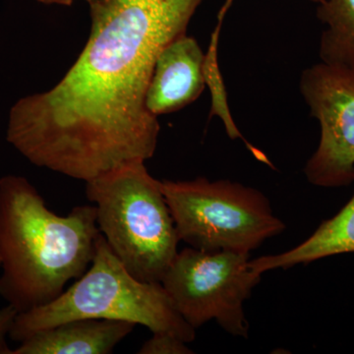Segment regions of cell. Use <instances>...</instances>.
I'll return each mask as SVG.
<instances>
[{
    "label": "cell",
    "instance_id": "14",
    "mask_svg": "<svg viewBox=\"0 0 354 354\" xmlns=\"http://www.w3.org/2000/svg\"><path fill=\"white\" fill-rule=\"evenodd\" d=\"M18 312L11 305L0 308V354H12V349L7 344V337H9L11 328Z\"/></svg>",
    "mask_w": 354,
    "mask_h": 354
},
{
    "label": "cell",
    "instance_id": "8",
    "mask_svg": "<svg viewBox=\"0 0 354 354\" xmlns=\"http://www.w3.org/2000/svg\"><path fill=\"white\" fill-rule=\"evenodd\" d=\"M205 53L192 37L184 34L158 55L146 95L153 115L176 113L196 101L206 87Z\"/></svg>",
    "mask_w": 354,
    "mask_h": 354
},
{
    "label": "cell",
    "instance_id": "7",
    "mask_svg": "<svg viewBox=\"0 0 354 354\" xmlns=\"http://www.w3.org/2000/svg\"><path fill=\"white\" fill-rule=\"evenodd\" d=\"M299 90L321 130L304 167L307 180L326 188L353 183L354 72L321 62L302 72Z\"/></svg>",
    "mask_w": 354,
    "mask_h": 354
},
{
    "label": "cell",
    "instance_id": "13",
    "mask_svg": "<svg viewBox=\"0 0 354 354\" xmlns=\"http://www.w3.org/2000/svg\"><path fill=\"white\" fill-rule=\"evenodd\" d=\"M183 339L167 333H155L144 342L139 354H188L193 353Z\"/></svg>",
    "mask_w": 354,
    "mask_h": 354
},
{
    "label": "cell",
    "instance_id": "5",
    "mask_svg": "<svg viewBox=\"0 0 354 354\" xmlns=\"http://www.w3.org/2000/svg\"><path fill=\"white\" fill-rule=\"evenodd\" d=\"M180 241L198 250L249 253L285 230L260 191L230 180H160Z\"/></svg>",
    "mask_w": 354,
    "mask_h": 354
},
{
    "label": "cell",
    "instance_id": "9",
    "mask_svg": "<svg viewBox=\"0 0 354 354\" xmlns=\"http://www.w3.org/2000/svg\"><path fill=\"white\" fill-rule=\"evenodd\" d=\"M135 324L106 319H77L35 333L12 354H109Z\"/></svg>",
    "mask_w": 354,
    "mask_h": 354
},
{
    "label": "cell",
    "instance_id": "16",
    "mask_svg": "<svg viewBox=\"0 0 354 354\" xmlns=\"http://www.w3.org/2000/svg\"><path fill=\"white\" fill-rule=\"evenodd\" d=\"M232 1L234 0H225L223 6H221L220 9V12H218V24H223V18H225V14L227 13V11L230 10V6H232ZM309 1L314 2V3H321L323 0H309Z\"/></svg>",
    "mask_w": 354,
    "mask_h": 354
},
{
    "label": "cell",
    "instance_id": "10",
    "mask_svg": "<svg viewBox=\"0 0 354 354\" xmlns=\"http://www.w3.org/2000/svg\"><path fill=\"white\" fill-rule=\"evenodd\" d=\"M354 183V178H353ZM354 252V195L348 204L330 220L323 221L314 234L299 245L278 254L249 260V267L259 274L274 269H288L295 265Z\"/></svg>",
    "mask_w": 354,
    "mask_h": 354
},
{
    "label": "cell",
    "instance_id": "2",
    "mask_svg": "<svg viewBox=\"0 0 354 354\" xmlns=\"http://www.w3.org/2000/svg\"><path fill=\"white\" fill-rule=\"evenodd\" d=\"M97 208L59 216L24 176L0 178V297L18 313L50 304L92 263Z\"/></svg>",
    "mask_w": 354,
    "mask_h": 354
},
{
    "label": "cell",
    "instance_id": "4",
    "mask_svg": "<svg viewBox=\"0 0 354 354\" xmlns=\"http://www.w3.org/2000/svg\"><path fill=\"white\" fill-rule=\"evenodd\" d=\"M97 223L111 250L134 278L162 283L176 259L178 234L160 188L145 162L130 160L86 181Z\"/></svg>",
    "mask_w": 354,
    "mask_h": 354
},
{
    "label": "cell",
    "instance_id": "11",
    "mask_svg": "<svg viewBox=\"0 0 354 354\" xmlns=\"http://www.w3.org/2000/svg\"><path fill=\"white\" fill-rule=\"evenodd\" d=\"M317 17L325 25L321 34V62L354 72V0H323Z\"/></svg>",
    "mask_w": 354,
    "mask_h": 354
},
{
    "label": "cell",
    "instance_id": "3",
    "mask_svg": "<svg viewBox=\"0 0 354 354\" xmlns=\"http://www.w3.org/2000/svg\"><path fill=\"white\" fill-rule=\"evenodd\" d=\"M88 318L127 321L153 334L176 335L186 344L196 337V330L177 312L162 283L134 278L102 234L83 276L50 304L18 313L9 337L20 344L39 330Z\"/></svg>",
    "mask_w": 354,
    "mask_h": 354
},
{
    "label": "cell",
    "instance_id": "6",
    "mask_svg": "<svg viewBox=\"0 0 354 354\" xmlns=\"http://www.w3.org/2000/svg\"><path fill=\"white\" fill-rule=\"evenodd\" d=\"M250 254L186 248L162 281L172 304L193 329L216 320L235 337H248L243 304L262 274L249 267Z\"/></svg>",
    "mask_w": 354,
    "mask_h": 354
},
{
    "label": "cell",
    "instance_id": "15",
    "mask_svg": "<svg viewBox=\"0 0 354 354\" xmlns=\"http://www.w3.org/2000/svg\"><path fill=\"white\" fill-rule=\"evenodd\" d=\"M39 3L46 4V6H71L77 0H35ZM87 2L88 6L97 1V0H83Z\"/></svg>",
    "mask_w": 354,
    "mask_h": 354
},
{
    "label": "cell",
    "instance_id": "1",
    "mask_svg": "<svg viewBox=\"0 0 354 354\" xmlns=\"http://www.w3.org/2000/svg\"><path fill=\"white\" fill-rule=\"evenodd\" d=\"M203 0H97L90 36L55 87L21 97L6 140L32 165L88 181L130 160L146 162L160 127L146 108L162 50L186 34Z\"/></svg>",
    "mask_w": 354,
    "mask_h": 354
},
{
    "label": "cell",
    "instance_id": "12",
    "mask_svg": "<svg viewBox=\"0 0 354 354\" xmlns=\"http://www.w3.org/2000/svg\"><path fill=\"white\" fill-rule=\"evenodd\" d=\"M220 29H215L212 34L208 51L205 53L204 77L205 84L208 86L212 94V115H218L225 123L228 136L232 139L244 140L228 109L227 94L221 78V69L218 62V46L220 39Z\"/></svg>",
    "mask_w": 354,
    "mask_h": 354
}]
</instances>
